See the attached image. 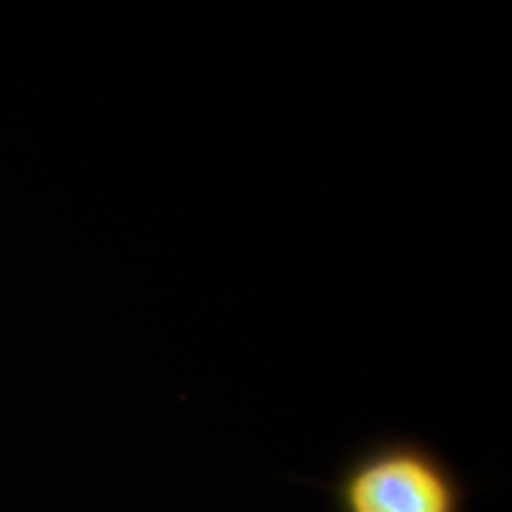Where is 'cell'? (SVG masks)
<instances>
[{
    "mask_svg": "<svg viewBox=\"0 0 512 512\" xmlns=\"http://www.w3.org/2000/svg\"><path fill=\"white\" fill-rule=\"evenodd\" d=\"M320 489L335 512H467L472 498L451 458L413 434L366 441Z\"/></svg>",
    "mask_w": 512,
    "mask_h": 512,
    "instance_id": "1",
    "label": "cell"
}]
</instances>
